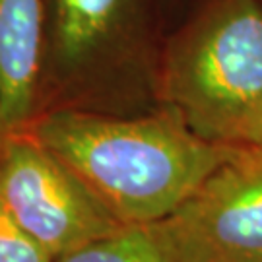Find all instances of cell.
Listing matches in <instances>:
<instances>
[{
    "label": "cell",
    "mask_w": 262,
    "mask_h": 262,
    "mask_svg": "<svg viewBox=\"0 0 262 262\" xmlns=\"http://www.w3.org/2000/svg\"><path fill=\"white\" fill-rule=\"evenodd\" d=\"M43 0H0V134L24 130L39 107Z\"/></svg>",
    "instance_id": "8992f818"
},
{
    "label": "cell",
    "mask_w": 262,
    "mask_h": 262,
    "mask_svg": "<svg viewBox=\"0 0 262 262\" xmlns=\"http://www.w3.org/2000/svg\"><path fill=\"white\" fill-rule=\"evenodd\" d=\"M260 151H262V148H260Z\"/></svg>",
    "instance_id": "30bf717a"
},
{
    "label": "cell",
    "mask_w": 262,
    "mask_h": 262,
    "mask_svg": "<svg viewBox=\"0 0 262 262\" xmlns=\"http://www.w3.org/2000/svg\"><path fill=\"white\" fill-rule=\"evenodd\" d=\"M260 2H262V0H260Z\"/></svg>",
    "instance_id": "8fae6325"
},
{
    "label": "cell",
    "mask_w": 262,
    "mask_h": 262,
    "mask_svg": "<svg viewBox=\"0 0 262 262\" xmlns=\"http://www.w3.org/2000/svg\"><path fill=\"white\" fill-rule=\"evenodd\" d=\"M156 99L202 140L262 148L260 0H194L163 37Z\"/></svg>",
    "instance_id": "7a4b0ae2"
},
{
    "label": "cell",
    "mask_w": 262,
    "mask_h": 262,
    "mask_svg": "<svg viewBox=\"0 0 262 262\" xmlns=\"http://www.w3.org/2000/svg\"><path fill=\"white\" fill-rule=\"evenodd\" d=\"M165 0H43L37 115L56 107L134 115L156 99Z\"/></svg>",
    "instance_id": "3957f363"
},
{
    "label": "cell",
    "mask_w": 262,
    "mask_h": 262,
    "mask_svg": "<svg viewBox=\"0 0 262 262\" xmlns=\"http://www.w3.org/2000/svg\"><path fill=\"white\" fill-rule=\"evenodd\" d=\"M26 128L121 225L167 217L247 150L202 140L165 105L134 115L56 107Z\"/></svg>",
    "instance_id": "6da1fadb"
},
{
    "label": "cell",
    "mask_w": 262,
    "mask_h": 262,
    "mask_svg": "<svg viewBox=\"0 0 262 262\" xmlns=\"http://www.w3.org/2000/svg\"><path fill=\"white\" fill-rule=\"evenodd\" d=\"M173 262H262V151H241L156 222Z\"/></svg>",
    "instance_id": "5b68a950"
},
{
    "label": "cell",
    "mask_w": 262,
    "mask_h": 262,
    "mask_svg": "<svg viewBox=\"0 0 262 262\" xmlns=\"http://www.w3.org/2000/svg\"><path fill=\"white\" fill-rule=\"evenodd\" d=\"M55 262H173L154 225H124L85 243Z\"/></svg>",
    "instance_id": "52a82bcc"
},
{
    "label": "cell",
    "mask_w": 262,
    "mask_h": 262,
    "mask_svg": "<svg viewBox=\"0 0 262 262\" xmlns=\"http://www.w3.org/2000/svg\"><path fill=\"white\" fill-rule=\"evenodd\" d=\"M2 140H4V136H2V134H0V144H2Z\"/></svg>",
    "instance_id": "9c48e42d"
},
{
    "label": "cell",
    "mask_w": 262,
    "mask_h": 262,
    "mask_svg": "<svg viewBox=\"0 0 262 262\" xmlns=\"http://www.w3.org/2000/svg\"><path fill=\"white\" fill-rule=\"evenodd\" d=\"M0 262H55V256L29 237L0 202Z\"/></svg>",
    "instance_id": "ba28073f"
},
{
    "label": "cell",
    "mask_w": 262,
    "mask_h": 262,
    "mask_svg": "<svg viewBox=\"0 0 262 262\" xmlns=\"http://www.w3.org/2000/svg\"><path fill=\"white\" fill-rule=\"evenodd\" d=\"M0 202L55 258L124 227L28 128L0 144Z\"/></svg>",
    "instance_id": "277c9868"
}]
</instances>
